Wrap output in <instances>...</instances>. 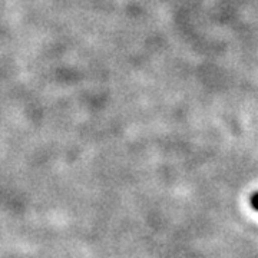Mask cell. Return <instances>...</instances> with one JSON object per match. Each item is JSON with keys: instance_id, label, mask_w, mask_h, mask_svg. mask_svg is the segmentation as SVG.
<instances>
[{"instance_id": "1", "label": "cell", "mask_w": 258, "mask_h": 258, "mask_svg": "<svg viewBox=\"0 0 258 258\" xmlns=\"http://www.w3.org/2000/svg\"><path fill=\"white\" fill-rule=\"evenodd\" d=\"M251 205H252L254 210H257L258 211V192H255L251 197Z\"/></svg>"}]
</instances>
